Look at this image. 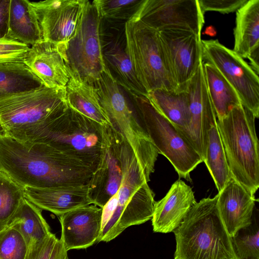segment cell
Wrapping results in <instances>:
<instances>
[{
	"instance_id": "obj_1",
	"label": "cell",
	"mask_w": 259,
	"mask_h": 259,
	"mask_svg": "<svg viewBox=\"0 0 259 259\" xmlns=\"http://www.w3.org/2000/svg\"><path fill=\"white\" fill-rule=\"evenodd\" d=\"M0 170L24 187L48 188L88 185L95 171L43 143L0 137Z\"/></svg>"
},
{
	"instance_id": "obj_2",
	"label": "cell",
	"mask_w": 259,
	"mask_h": 259,
	"mask_svg": "<svg viewBox=\"0 0 259 259\" xmlns=\"http://www.w3.org/2000/svg\"><path fill=\"white\" fill-rule=\"evenodd\" d=\"M144 170L127 142L125 144L123 175L117 192L102 208L98 242H109L129 227L151 219L155 201Z\"/></svg>"
},
{
	"instance_id": "obj_3",
	"label": "cell",
	"mask_w": 259,
	"mask_h": 259,
	"mask_svg": "<svg viewBox=\"0 0 259 259\" xmlns=\"http://www.w3.org/2000/svg\"><path fill=\"white\" fill-rule=\"evenodd\" d=\"M103 131L99 123L68 107L55 117L12 139L47 144L95 170L100 160Z\"/></svg>"
},
{
	"instance_id": "obj_4",
	"label": "cell",
	"mask_w": 259,
	"mask_h": 259,
	"mask_svg": "<svg viewBox=\"0 0 259 259\" xmlns=\"http://www.w3.org/2000/svg\"><path fill=\"white\" fill-rule=\"evenodd\" d=\"M217 200L218 194L196 202L173 231L176 240L175 259H238Z\"/></svg>"
},
{
	"instance_id": "obj_5",
	"label": "cell",
	"mask_w": 259,
	"mask_h": 259,
	"mask_svg": "<svg viewBox=\"0 0 259 259\" xmlns=\"http://www.w3.org/2000/svg\"><path fill=\"white\" fill-rule=\"evenodd\" d=\"M255 118L240 104L217 120L231 175L253 195L259 187V144Z\"/></svg>"
},
{
	"instance_id": "obj_6",
	"label": "cell",
	"mask_w": 259,
	"mask_h": 259,
	"mask_svg": "<svg viewBox=\"0 0 259 259\" xmlns=\"http://www.w3.org/2000/svg\"><path fill=\"white\" fill-rule=\"evenodd\" d=\"M94 85L112 126L128 143L149 181L159 153L135 106L132 107L107 67Z\"/></svg>"
},
{
	"instance_id": "obj_7",
	"label": "cell",
	"mask_w": 259,
	"mask_h": 259,
	"mask_svg": "<svg viewBox=\"0 0 259 259\" xmlns=\"http://www.w3.org/2000/svg\"><path fill=\"white\" fill-rule=\"evenodd\" d=\"M125 50L137 77L147 93L158 89L177 90L159 32L139 19L124 25Z\"/></svg>"
},
{
	"instance_id": "obj_8",
	"label": "cell",
	"mask_w": 259,
	"mask_h": 259,
	"mask_svg": "<svg viewBox=\"0 0 259 259\" xmlns=\"http://www.w3.org/2000/svg\"><path fill=\"white\" fill-rule=\"evenodd\" d=\"M65 89L45 86L0 99V137L15 138L68 108Z\"/></svg>"
},
{
	"instance_id": "obj_9",
	"label": "cell",
	"mask_w": 259,
	"mask_h": 259,
	"mask_svg": "<svg viewBox=\"0 0 259 259\" xmlns=\"http://www.w3.org/2000/svg\"><path fill=\"white\" fill-rule=\"evenodd\" d=\"M134 105L159 154L171 163L180 178L191 181L190 172L203 160L188 139L143 96L132 95Z\"/></svg>"
},
{
	"instance_id": "obj_10",
	"label": "cell",
	"mask_w": 259,
	"mask_h": 259,
	"mask_svg": "<svg viewBox=\"0 0 259 259\" xmlns=\"http://www.w3.org/2000/svg\"><path fill=\"white\" fill-rule=\"evenodd\" d=\"M101 20L93 3L85 0L73 37L65 47L57 45L70 75L94 85L106 68L100 35Z\"/></svg>"
},
{
	"instance_id": "obj_11",
	"label": "cell",
	"mask_w": 259,
	"mask_h": 259,
	"mask_svg": "<svg viewBox=\"0 0 259 259\" xmlns=\"http://www.w3.org/2000/svg\"><path fill=\"white\" fill-rule=\"evenodd\" d=\"M202 58L234 88L241 104L259 117V77L241 57L217 39L202 40Z\"/></svg>"
},
{
	"instance_id": "obj_12",
	"label": "cell",
	"mask_w": 259,
	"mask_h": 259,
	"mask_svg": "<svg viewBox=\"0 0 259 259\" xmlns=\"http://www.w3.org/2000/svg\"><path fill=\"white\" fill-rule=\"evenodd\" d=\"M103 127L100 160L88 184L92 204L101 208L117 192L121 185L126 142L112 125Z\"/></svg>"
},
{
	"instance_id": "obj_13",
	"label": "cell",
	"mask_w": 259,
	"mask_h": 259,
	"mask_svg": "<svg viewBox=\"0 0 259 259\" xmlns=\"http://www.w3.org/2000/svg\"><path fill=\"white\" fill-rule=\"evenodd\" d=\"M133 19L158 32L186 30L200 36L204 23L198 0H145Z\"/></svg>"
},
{
	"instance_id": "obj_14",
	"label": "cell",
	"mask_w": 259,
	"mask_h": 259,
	"mask_svg": "<svg viewBox=\"0 0 259 259\" xmlns=\"http://www.w3.org/2000/svg\"><path fill=\"white\" fill-rule=\"evenodd\" d=\"M85 0L31 2L40 26L42 39L65 47L79 22Z\"/></svg>"
},
{
	"instance_id": "obj_15",
	"label": "cell",
	"mask_w": 259,
	"mask_h": 259,
	"mask_svg": "<svg viewBox=\"0 0 259 259\" xmlns=\"http://www.w3.org/2000/svg\"><path fill=\"white\" fill-rule=\"evenodd\" d=\"M159 32L174 80L184 90L203 61L201 36L186 30Z\"/></svg>"
},
{
	"instance_id": "obj_16",
	"label": "cell",
	"mask_w": 259,
	"mask_h": 259,
	"mask_svg": "<svg viewBox=\"0 0 259 259\" xmlns=\"http://www.w3.org/2000/svg\"><path fill=\"white\" fill-rule=\"evenodd\" d=\"M203 63V61L200 63L185 88L189 97L190 122L184 134L202 160L205 141V126L208 120L216 116L207 88Z\"/></svg>"
},
{
	"instance_id": "obj_17",
	"label": "cell",
	"mask_w": 259,
	"mask_h": 259,
	"mask_svg": "<svg viewBox=\"0 0 259 259\" xmlns=\"http://www.w3.org/2000/svg\"><path fill=\"white\" fill-rule=\"evenodd\" d=\"M102 208L91 204L67 212L59 217L60 239L68 252L87 248L98 242L101 233Z\"/></svg>"
},
{
	"instance_id": "obj_18",
	"label": "cell",
	"mask_w": 259,
	"mask_h": 259,
	"mask_svg": "<svg viewBox=\"0 0 259 259\" xmlns=\"http://www.w3.org/2000/svg\"><path fill=\"white\" fill-rule=\"evenodd\" d=\"M23 63L51 89H65L70 73L64 55L57 45L42 40L32 46Z\"/></svg>"
},
{
	"instance_id": "obj_19",
	"label": "cell",
	"mask_w": 259,
	"mask_h": 259,
	"mask_svg": "<svg viewBox=\"0 0 259 259\" xmlns=\"http://www.w3.org/2000/svg\"><path fill=\"white\" fill-rule=\"evenodd\" d=\"M256 201L254 195L233 177L219 192L218 208L231 237L251 224Z\"/></svg>"
},
{
	"instance_id": "obj_20",
	"label": "cell",
	"mask_w": 259,
	"mask_h": 259,
	"mask_svg": "<svg viewBox=\"0 0 259 259\" xmlns=\"http://www.w3.org/2000/svg\"><path fill=\"white\" fill-rule=\"evenodd\" d=\"M196 202L192 188L182 180L176 181L165 196L155 202L151 219L153 232H173Z\"/></svg>"
},
{
	"instance_id": "obj_21",
	"label": "cell",
	"mask_w": 259,
	"mask_h": 259,
	"mask_svg": "<svg viewBox=\"0 0 259 259\" xmlns=\"http://www.w3.org/2000/svg\"><path fill=\"white\" fill-rule=\"evenodd\" d=\"M233 50L259 72V0H248L236 11Z\"/></svg>"
},
{
	"instance_id": "obj_22",
	"label": "cell",
	"mask_w": 259,
	"mask_h": 259,
	"mask_svg": "<svg viewBox=\"0 0 259 259\" xmlns=\"http://www.w3.org/2000/svg\"><path fill=\"white\" fill-rule=\"evenodd\" d=\"M25 198L41 210L60 216L92 204L88 185L48 188L24 187Z\"/></svg>"
},
{
	"instance_id": "obj_23",
	"label": "cell",
	"mask_w": 259,
	"mask_h": 259,
	"mask_svg": "<svg viewBox=\"0 0 259 259\" xmlns=\"http://www.w3.org/2000/svg\"><path fill=\"white\" fill-rule=\"evenodd\" d=\"M65 97L68 106L73 110L103 126L112 125L100 104L94 84L70 75L65 87Z\"/></svg>"
},
{
	"instance_id": "obj_24",
	"label": "cell",
	"mask_w": 259,
	"mask_h": 259,
	"mask_svg": "<svg viewBox=\"0 0 259 259\" xmlns=\"http://www.w3.org/2000/svg\"><path fill=\"white\" fill-rule=\"evenodd\" d=\"M7 37L33 46L42 40L35 11L28 0H10Z\"/></svg>"
},
{
	"instance_id": "obj_25",
	"label": "cell",
	"mask_w": 259,
	"mask_h": 259,
	"mask_svg": "<svg viewBox=\"0 0 259 259\" xmlns=\"http://www.w3.org/2000/svg\"><path fill=\"white\" fill-rule=\"evenodd\" d=\"M152 105L184 135L190 122L188 94L185 89H158L146 96Z\"/></svg>"
},
{
	"instance_id": "obj_26",
	"label": "cell",
	"mask_w": 259,
	"mask_h": 259,
	"mask_svg": "<svg viewBox=\"0 0 259 259\" xmlns=\"http://www.w3.org/2000/svg\"><path fill=\"white\" fill-rule=\"evenodd\" d=\"M106 67L120 87L132 95L146 96L148 93L139 81L131 60L120 42H112L103 50Z\"/></svg>"
},
{
	"instance_id": "obj_27",
	"label": "cell",
	"mask_w": 259,
	"mask_h": 259,
	"mask_svg": "<svg viewBox=\"0 0 259 259\" xmlns=\"http://www.w3.org/2000/svg\"><path fill=\"white\" fill-rule=\"evenodd\" d=\"M220 192L232 178L218 130L217 118L206 126L204 153L203 159Z\"/></svg>"
},
{
	"instance_id": "obj_28",
	"label": "cell",
	"mask_w": 259,
	"mask_h": 259,
	"mask_svg": "<svg viewBox=\"0 0 259 259\" xmlns=\"http://www.w3.org/2000/svg\"><path fill=\"white\" fill-rule=\"evenodd\" d=\"M7 227L18 231L24 238L28 247L45 239L52 233L50 226L42 215L41 209L25 198Z\"/></svg>"
},
{
	"instance_id": "obj_29",
	"label": "cell",
	"mask_w": 259,
	"mask_h": 259,
	"mask_svg": "<svg viewBox=\"0 0 259 259\" xmlns=\"http://www.w3.org/2000/svg\"><path fill=\"white\" fill-rule=\"evenodd\" d=\"M209 95L217 117L222 118L234 107L241 104L234 88L220 72L208 63H203Z\"/></svg>"
},
{
	"instance_id": "obj_30",
	"label": "cell",
	"mask_w": 259,
	"mask_h": 259,
	"mask_svg": "<svg viewBox=\"0 0 259 259\" xmlns=\"http://www.w3.org/2000/svg\"><path fill=\"white\" fill-rule=\"evenodd\" d=\"M45 86L23 62L0 64V99Z\"/></svg>"
},
{
	"instance_id": "obj_31",
	"label": "cell",
	"mask_w": 259,
	"mask_h": 259,
	"mask_svg": "<svg viewBox=\"0 0 259 259\" xmlns=\"http://www.w3.org/2000/svg\"><path fill=\"white\" fill-rule=\"evenodd\" d=\"M24 198V187L0 170V231L7 227Z\"/></svg>"
},
{
	"instance_id": "obj_32",
	"label": "cell",
	"mask_w": 259,
	"mask_h": 259,
	"mask_svg": "<svg viewBox=\"0 0 259 259\" xmlns=\"http://www.w3.org/2000/svg\"><path fill=\"white\" fill-rule=\"evenodd\" d=\"M145 0H95L92 2L102 19L125 21L134 18Z\"/></svg>"
},
{
	"instance_id": "obj_33",
	"label": "cell",
	"mask_w": 259,
	"mask_h": 259,
	"mask_svg": "<svg viewBox=\"0 0 259 259\" xmlns=\"http://www.w3.org/2000/svg\"><path fill=\"white\" fill-rule=\"evenodd\" d=\"M231 238L238 259H259L258 223L254 213L251 224L239 230Z\"/></svg>"
},
{
	"instance_id": "obj_34",
	"label": "cell",
	"mask_w": 259,
	"mask_h": 259,
	"mask_svg": "<svg viewBox=\"0 0 259 259\" xmlns=\"http://www.w3.org/2000/svg\"><path fill=\"white\" fill-rule=\"evenodd\" d=\"M28 246L16 230L7 227L0 231V259H25Z\"/></svg>"
},
{
	"instance_id": "obj_35",
	"label": "cell",
	"mask_w": 259,
	"mask_h": 259,
	"mask_svg": "<svg viewBox=\"0 0 259 259\" xmlns=\"http://www.w3.org/2000/svg\"><path fill=\"white\" fill-rule=\"evenodd\" d=\"M30 47L7 37L0 38V64L23 62Z\"/></svg>"
},
{
	"instance_id": "obj_36",
	"label": "cell",
	"mask_w": 259,
	"mask_h": 259,
	"mask_svg": "<svg viewBox=\"0 0 259 259\" xmlns=\"http://www.w3.org/2000/svg\"><path fill=\"white\" fill-rule=\"evenodd\" d=\"M248 0H198L200 10L204 14L207 11L227 14L234 12L244 5Z\"/></svg>"
},
{
	"instance_id": "obj_37",
	"label": "cell",
	"mask_w": 259,
	"mask_h": 259,
	"mask_svg": "<svg viewBox=\"0 0 259 259\" xmlns=\"http://www.w3.org/2000/svg\"><path fill=\"white\" fill-rule=\"evenodd\" d=\"M57 239L52 233L45 239L30 244L25 259H49Z\"/></svg>"
},
{
	"instance_id": "obj_38",
	"label": "cell",
	"mask_w": 259,
	"mask_h": 259,
	"mask_svg": "<svg viewBox=\"0 0 259 259\" xmlns=\"http://www.w3.org/2000/svg\"><path fill=\"white\" fill-rule=\"evenodd\" d=\"M10 0H0V38L8 32Z\"/></svg>"
},
{
	"instance_id": "obj_39",
	"label": "cell",
	"mask_w": 259,
	"mask_h": 259,
	"mask_svg": "<svg viewBox=\"0 0 259 259\" xmlns=\"http://www.w3.org/2000/svg\"><path fill=\"white\" fill-rule=\"evenodd\" d=\"M67 256V251L65 249L61 240L58 239L49 259H65Z\"/></svg>"
},
{
	"instance_id": "obj_40",
	"label": "cell",
	"mask_w": 259,
	"mask_h": 259,
	"mask_svg": "<svg viewBox=\"0 0 259 259\" xmlns=\"http://www.w3.org/2000/svg\"><path fill=\"white\" fill-rule=\"evenodd\" d=\"M65 259H69V258H68V256H67L65 257Z\"/></svg>"
}]
</instances>
